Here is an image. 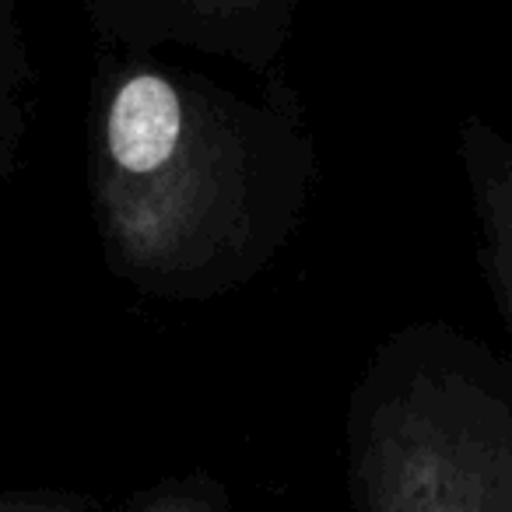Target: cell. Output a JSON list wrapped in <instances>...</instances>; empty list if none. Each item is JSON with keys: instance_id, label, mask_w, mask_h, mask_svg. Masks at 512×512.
Listing matches in <instances>:
<instances>
[{"instance_id": "1", "label": "cell", "mask_w": 512, "mask_h": 512, "mask_svg": "<svg viewBox=\"0 0 512 512\" xmlns=\"http://www.w3.org/2000/svg\"><path fill=\"white\" fill-rule=\"evenodd\" d=\"M179 127H183V113L172 85H165L155 74L130 78L109 109V155L127 172H151L169 162V155L176 151Z\"/></svg>"}, {"instance_id": "2", "label": "cell", "mask_w": 512, "mask_h": 512, "mask_svg": "<svg viewBox=\"0 0 512 512\" xmlns=\"http://www.w3.org/2000/svg\"><path fill=\"white\" fill-rule=\"evenodd\" d=\"M0 512H32V509H25V505H8V502H0Z\"/></svg>"}]
</instances>
